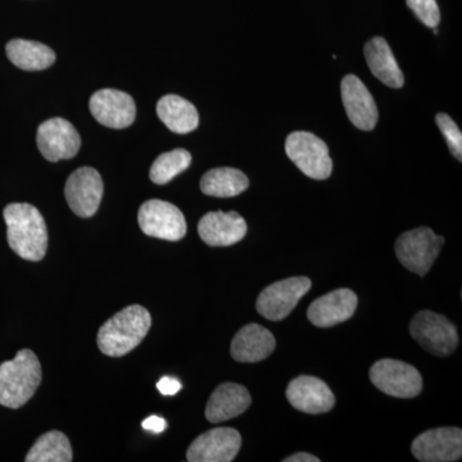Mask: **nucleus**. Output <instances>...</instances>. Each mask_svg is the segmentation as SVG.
Segmentation results:
<instances>
[{"instance_id": "obj_1", "label": "nucleus", "mask_w": 462, "mask_h": 462, "mask_svg": "<svg viewBox=\"0 0 462 462\" xmlns=\"http://www.w3.org/2000/svg\"><path fill=\"white\" fill-rule=\"evenodd\" d=\"M8 245L23 260L39 263L48 248V231L39 209L29 203H12L3 212Z\"/></svg>"}, {"instance_id": "obj_2", "label": "nucleus", "mask_w": 462, "mask_h": 462, "mask_svg": "<svg viewBox=\"0 0 462 462\" xmlns=\"http://www.w3.org/2000/svg\"><path fill=\"white\" fill-rule=\"evenodd\" d=\"M151 314L143 306H127L99 329L97 343L109 357H121L141 345L151 329Z\"/></svg>"}, {"instance_id": "obj_3", "label": "nucleus", "mask_w": 462, "mask_h": 462, "mask_svg": "<svg viewBox=\"0 0 462 462\" xmlns=\"http://www.w3.org/2000/svg\"><path fill=\"white\" fill-rule=\"evenodd\" d=\"M42 383V366L30 349L18 352L11 361L0 364V404L20 409L29 402Z\"/></svg>"}, {"instance_id": "obj_4", "label": "nucleus", "mask_w": 462, "mask_h": 462, "mask_svg": "<svg viewBox=\"0 0 462 462\" xmlns=\"http://www.w3.org/2000/svg\"><path fill=\"white\" fill-rule=\"evenodd\" d=\"M445 238L437 236L430 227L406 231L397 239L396 256L410 272L425 276L439 256Z\"/></svg>"}, {"instance_id": "obj_5", "label": "nucleus", "mask_w": 462, "mask_h": 462, "mask_svg": "<svg viewBox=\"0 0 462 462\" xmlns=\"http://www.w3.org/2000/svg\"><path fill=\"white\" fill-rule=\"evenodd\" d=\"M289 160L306 176L325 180L333 171L329 148L324 141L307 132L291 133L285 142Z\"/></svg>"}, {"instance_id": "obj_6", "label": "nucleus", "mask_w": 462, "mask_h": 462, "mask_svg": "<svg viewBox=\"0 0 462 462\" xmlns=\"http://www.w3.org/2000/svg\"><path fill=\"white\" fill-rule=\"evenodd\" d=\"M410 334L431 355L446 357L457 348L458 334L455 325L436 312L420 311L410 324Z\"/></svg>"}, {"instance_id": "obj_7", "label": "nucleus", "mask_w": 462, "mask_h": 462, "mask_svg": "<svg viewBox=\"0 0 462 462\" xmlns=\"http://www.w3.org/2000/svg\"><path fill=\"white\" fill-rule=\"evenodd\" d=\"M370 379L383 393L396 398H415L421 393L422 378L412 365L384 358L373 365Z\"/></svg>"}, {"instance_id": "obj_8", "label": "nucleus", "mask_w": 462, "mask_h": 462, "mask_svg": "<svg viewBox=\"0 0 462 462\" xmlns=\"http://www.w3.org/2000/svg\"><path fill=\"white\" fill-rule=\"evenodd\" d=\"M312 282L306 276L284 279L264 288L258 296V314L270 321L284 320L311 289Z\"/></svg>"}, {"instance_id": "obj_9", "label": "nucleus", "mask_w": 462, "mask_h": 462, "mask_svg": "<svg viewBox=\"0 0 462 462\" xmlns=\"http://www.w3.org/2000/svg\"><path fill=\"white\" fill-rule=\"evenodd\" d=\"M139 226L152 238L178 242L187 234V221L178 207L165 200L143 203L138 214Z\"/></svg>"}, {"instance_id": "obj_10", "label": "nucleus", "mask_w": 462, "mask_h": 462, "mask_svg": "<svg viewBox=\"0 0 462 462\" xmlns=\"http://www.w3.org/2000/svg\"><path fill=\"white\" fill-rule=\"evenodd\" d=\"M65 196L69 208L79 217L89 218L98 211L103 197V180L93 167H80L69 175Z\"/></svg>"}, {"instance_id": "obj_11", "label": "nucleus", "mask_w": 462, "mask_h": 462, "mask_svg": "<svg viewBox=\"0 0 462 462\" xmlns=\"http://www.w3.org/2000/svg\"><path fill=\"white\" fill-rule=\"evenodd\" d=\"M39 151L45 160L58 162L78 154L81 139L74 125L65 118H51L42 123L36 136Z\"/></svg>"}, {"instance_id": "obj_12", "label": "nucleus", "mask_w": 462, "mask_h": 462, "mask_svg": "<svg viewBox=\"0 0 462 462\" xmlns=\"http://www.w3.org/2000/svg\"><path fill=\"white\" fill-rule=\"evenodd\" d=\"M412 455L421 462H454L462 456V430L446 427L430 430L416 437Z\"/></svg>"}, {"instance_id": "obj_13", "label": "nucleus", "mask_w": 462, "mask_h": 462, "mask_svg": "<svg viewBox=\"0 0 462 462\" xmlns=\"http://www.w3.org/2000/svg\"><path fill=\"white\" fill-rule=\"evenodd\" d=\"M242 437L233 428H215L194 439L187 452L189 462H230L238 455Z\"/></svg>"}, {"instance_id": "obj_14", "label": "nucleus", "mask_w": 462, "mask_h": 462, "mask_svg": "<svg viewBox=\"0 0 462 462\" xmlns=\"http://www.w3.org/2000/svg\"><path fill=\"white\" fill-rule=\"evenodd\" d=\"M90 112L99 124L111 129H125L135 121L136 106L127 93L102 89L90 98Z\"/></svg>"}, {"instance_id": "obj_15", "label": "nucleus", "mask_w": 462, "mask_h": 462, "mask_svg": "<svg viewBox=\"0 0 462 462\" xmlns=\"http://www.w3.org/2000/svg\"><path fill=\"white\" fill-rule=\"evenodd\" d=\"M287 398L294 409L310 415L329 412L336 404L331 389L316 376L300 375L291 380L287 388Z\"/></svg>"}, {"instance_id": "obj_16", "label": "nucleus", "mask_w": 462, "mask_h": 462, "mask_svg": "<svg viewBox=\"0 0 462 462\" xmlns=\"http://www.w3.org/2000/svg\"><path fill=\"white\" fill-rule=\"evenodd\" d=\"M343 106L349 120L357 129L370 132L378 123V108L372 93L355 75H346L340 85Z\"/></svg>"}, {"instance_id": "obj_17", "label": "nucleus", "mask_w": 462, "mask_h": 462, "mask_svg": "<svg viewBox=\"0 0 462 462\" xmlns=\"http://www.w3.org/2000/svg\"><path fill=\"white\" fill-rule=\"evenodd\" d=\"M247 224L238 212H208L200 218V239L211 247L236 245L247 234Z\"/></svg>"}, {"instance_id": "obj_18", "label": "nucleus", "mask_w": 462, "mask_h": 462, "mask_svg": "<svg viewBox=\"0 0 462 462\" xmlns=\"http://www.w3.org/2000/svg\"><path fill=\"white\" fill-rule=\"evenodd\" d=\"M357 302V296L351 289H337L314 300L309 307L307 318L315 327H334L355 315Z\"/></svg>"}, {"instance_id": "obj_19", "label": "nucleus", "mask_w": 462, "mask_h": 462, "mask_svg": "<svg viewBox=\"0 0 462 462\" xmlns=\"http://www.w3.org/2000/svg\"><path fill=\"white\" fill-rule=\"evenodd\" d=\"M276 346L275 337L272 331L261 325H245L236 334L231 342V357L238 363H260L273 354Z\"/></svg>"}, {"instance_id": "obj_20", "label": "nucleus", "mask_w": 462, "mask_h": 462, "mask_svg": "<svg viewBox=\"0 0 462 462\" xmlns=\"http://www.w3.org/2000/svg\"><path fill=\"white\" fill-rule=\"evenodd\" d=\"M252 398L248 389L236 383H224L215 389L206 406L207 420L212 424L227 421L247 411Z\"/></svg>"}, {"instance_id": "obj_21", "label": "nucleus", "mask_w": 462, "mask_h": 462, "mask_svg": "<svg viewBox=\"0 0 462 462\" xmlns=\"http://www.w3.org/2000/svg\"><path fill=\"white\" fill-rule=\"evenodd\" d=\"M365 58L370 71L383 84L393 89H400L404 84L403 72L398 66L393 51L385 39L374 38L365 45Z\"/></svg>"}, {"instance_id": "obj_22", "label": "nucleus", "mask_w": 462, "mask_h": 462, "mask_svg": "<svg viewBox=\"0 0 462 462\" xmlns=\"http://www.w3.org/2000/svg\"><path fill=\"white\" fill-rule=\"evenodd\" d=\"M157 115L172 133L188 134L199 127V116L196 107L187 99L173 94L160 99Z\"/></svg>"}, {"instance_id": "obj_23", "label": "nucleus", "mask_w": 462, "mask_h": 462, "mask_svg": "<svg viewBox=\"0 0 462 462\" xmlns=\"http://www.w3.org/2000/svg\"><path fill=\"white\" fill-rule=\"evenodd\" d=\"M249 180L245 172L231 167L209 170L200 180V190L216 199H231L247 190Z\"/></svg>"}, {"instance_id": "obj_24", "label": "nucleus", "mask_w": 462, "mask_h": 462, "mask_svg": "<svg viewBox=\"0 0 462 462\" xmlns=\"http://www.w3.org/2000/svg\"><path fill=\"white\" fill-rule=\"evenodd\" d=\"M5 51L9 60L25 71H42L53 65L56 60V53L38 42L14 39L8 42Z\"/></svg>"}, {"instance_id": "obj_25", "label": "nucleus", "mask_w": 462, "mask_h": 462, "mask_svg": "<svg viewBox=\"0 0 462 462\" xmlns=\"http://www.w3.org/2000/svg\"><path fill=\"white\" fill-rule=\"evenodd\" d=\"M26 462H69L72 448L69 438L58 430L42 434L27 454Z\"/></svg>"}, {"instance_id": "obj_26", "label": "nucleus", "mask_w": 462, "mask_h": 462, "mask_svg": "<svg viewBox=\"0 0 462 462\" xmlns=\"http://www.w3.org/2000/svg\"><path fill=\"white\" fill-rule=\"evenodd\" d=\"M191 163V154L187 149H173L161 154L154 161L149 171V178L157 185H165L179 173L184 172Z\"/></svg>"}, {"instance_id": "obj_27", "label": "nucleus", "mask_w": 462, "mask_h": 462, "mask_svg": "<svg viewBox=\"0 0 462 462\" xmlns=\"http://www.w3.org/2000/svg\"><path fill=\"white\" fill-rule=\"evenodd\" d=\"M436 123L440 132L445 136L449 151L454 154L456 160L462 161V134L455 121L448 115L439 114L436 116Z\"/></svg>"}, {"instance_id": "obj_28", "label": "nucleus", "mask_w": 462, "mask_h": 462, "mask_svg": "<svg viewBox=\"0 0 462 462\" xmlns=\"http://www.w3.org/2000/svg\"><path fill=\"white\" fill-rule=\"evenodd\" d=\"M407 5L411 8L415 16L425 26L436 29L440 21L439 8L437 0H406Z\"/></svg>"}, {"instance_id": "obj_29", "label": "nucleus", "mask_w": 462, "mask_h": 462, "mask_svg": "<svg viewBox=\"0 0 462 462\" xmlns=\"http://www.w3.org/2000/svg\"><path fill=\"white\" fill-rule=\"evenodd\" d=\"M182 385L178 379L171 378V376H163L160 382L157 383V389L163 394V396H173L180 391Z\"/></svg>"}, {"instance_id": "obj_30", "label": "nucleus", "mask_w": 462, "mask_h": 462, "mask_svg": "<svg viewBox=\"0 0 462 462\" xmlns=\"http://www.w3.org/2000/svg\"><path fill=\"white\" fill-rule=\"evenodd\" d=\"M143 430L147 431H151L153 434H161L162 431H165L167 428V422L165 419L161 418V416L152 415L149 416L148 419H145L142 424Z\"/></svg>"}, {"instance_id": "obj_31", "label": "nucleus", "mask_w": 462, "mask_h": 462, "mask_svg": "<svg viewBox=\"0 0 462 462\" xmlns=\"http://www.w3.org/2000/svg\"><path fill=\"white\" fill-rule=\"evenodd\" d=\"M320 458L311 454H306V452H300V454H294L285 458L284 462H319Z\"/></svg>"}]
</instances>
